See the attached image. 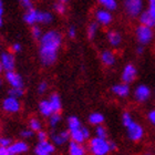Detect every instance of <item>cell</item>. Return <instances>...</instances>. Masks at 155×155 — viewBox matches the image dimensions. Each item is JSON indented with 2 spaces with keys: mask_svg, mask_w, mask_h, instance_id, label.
<instances>
[{
  "mask_svg": "<svg viewBox=\"0 0 155 155\" xmlns=\"http://www.w3.org/2000/svg\"><path fill=\"white\" fill-rule=\"evenodd\" d=\"M101 61L103 63L104 65H107V67H112L114 65L116 61V57L114 54L113 51H111V50H104V51L101 52Z\"/></svg>",
  "mask_w": 155,
  "mask_h": 155,
  "instance_id": "16",
  "label": "cell"
},
{
  "mask_svg": "<svg viewBox=\"0 0 155 155\" xmlns=\"http://www.w3.org/2000/svg\"><path fill=\"white\" fill-rule=\"evenodd\" d=\"M3 71V68H2V64H1V61H0V73Z\"/></svg>",
  "mask_w": 155,
  "mask_h": 155,
  "instance_id": "46",
  "label": "cell"
},
{
  "mask_svg": "<svg viewBox=\"0 0 155 155\" xmlns=\"http://www.w3.org/2000/svg\"><path fill=\"white\" fill-rule=\"evenodd\" d=\"M136 75H137V70L132 63H129L124 67L122 71V75H121V79L124 83H132L133 81L136 79Z\"/></svg>",
  "mask_w": 155,
  "mask_h": 155,
  "instance_id": "8",
  "label": "cell"
},
{
  "mask_svg": "<svg viewBox=\"0 0 155 155\" xmlns=\"http://www.w3.org/2000/svg\"><path fill=\"white\" fill-rule=\"evenodd\" d=\"M21 50H22V47H21V45H20L19 42H15L11 45V51H12V53H19V52H21Z\"/></svg>",
  "mask_w": 155,
  "mask_h": 155,
  "instance_id": "36",
  "label": "cell"
},
{
  "mask_svg": "<svg viewBox=\"0 0 155 155\" xmlns=\"http://www.w3.org/2000/svg\"><path fill=\"white\" fill-rule=\"evenodd\" d=\"M68 36L70 37L71 39L75 38V36H77V29H75L74 26L69 27V29H68Z\"/></svg>",
  "mask_w": 155,
  "mask_h": 155,
  "instance_id": "39",
  "label": "cell"
},
{
  "mask_svg": "<svg viewBox=\"0 0 155 155\" xmlns=\"http://www.w3.org/2000/svg\"><path fill=\"white\" fill-rule=\"evenodd\" d=\"M95 133H97V137L107 139V130H105V127H103V126H101V125L97 126V130H95Z\"/></svg>",
  "mask_w": 155,
  "mask_h": 155,
  "instance_id": "32",
  "label": "cell"
},
{
  "mask_svg": "<svg viewBox=\"0 0 155 155\" xmlns=\"http://www.w3.org/2000/svg\"><path fill=\"white\" fill-rule=\"evenodd\" d=\"M49 102L51 104L53 113L54 112H59V111L61 110V100H60V97H59L58 94H52L50 99H49Z\"/></svg>",
  "mask_w": 155,
  "mask_h": 155,
  "instance_id": "25",
  "label": "cell"
},
{
  "mask_svg": "<svg viewBox=\"0 0 155 155\" xmlns=\"http://www.w3.org/2000/svg\"><path fill=\"white\" fill-rule=\"evenodd\" d=\"M89 121L91 124H95V125H100L101 123L104 121V116L101 113H92L89 116Z\"/></svg>",
  "mask_w": 155,
  "mask_h": 155,
  "instance_id": "27",
  "label": "cell"
},
{
  "mask_svg": "<svg viewBox=\"0 0 155 155\" xmlns=\"http://www.w3.org/2000/svg\"><path fill=\"white\" fill-rule=\"evenodd\" d=\"M51 137L54 144H57V145H62V144H64V143L68 141L69 137H71V135H70V133H69L68 131H62V132H60V133H53Z\"/></svg>",
  "mask_w": 155,
  "mask_h": 155,
  "instance_id": "18",
  "label": "cell"
},
{
  "mask_svg": "<svg viewBox=\"0 0 155 155\" xmlns=\"http://www.w3.org/2000/svg\"><path fill=\"white\" fill-rule=\"evenodd\" d=\"M151 97V90L145 84H140L134 90V97L137 102H145Z\"/></svg>",
  "mask_w": 155,
  "mask_h": 155,
  "instance_id": "10",
  "label": "cell"
},
{
  "mask_svg": "<svg viewBox=\"0 0 155 155\" xmlns=\"http://www.w3.org/2000/svg\"><path fill=\"white\" fill-rule=\"evenodd\" d=\"M147 117H149L150 122L152 123V124H155V110L151 111V112L149 113V116H147Z\"/></svg>",
  "mask_w": 155,
  "mask_h": 155,
  "instance_id": "42",
  "label": "cell"
},
{
  "mask_svg": "<svg viewBox=\"0 0 155 155\" xmlns=\"http://www.w3.org/2000/svg\"><path fill=\"white\" fill-rule=\"evenodd\" d=\"M38 139L40 142L42 141H47V133L43 132V131H39L38 132Z\"/></svg>",
  "mask_w": 155,
  "mask_h": 155,
  "instance_id": "41",
  "label": "cell"
},
{
  "mask_svg": "<svg viewBox=\"0 0 155 155\" xmlns=\"http://www.w3.org/2000/svg\"><path fill=\"white\" fill-rule=\"evenodd\" d=\"M53 152H54V146L48 141H42L36 147L37 155H52Z\"/></svg>",
  "mask_w": 155,
  "mask_h": 155,
  "instance_id": "13",
  "label": "cell"
},
{
  "mask_svg": "<svg viewBox=\"0 0 155 155\" xmlns=\"http://www.w3.org/2000/svg\"><path fill=\"white\" fill-rule=\"evenodd\" d=\"M62 35L58 30H48L39 39V58L42 65L50 67L58 59L59 50L61 48Z\"/></svg>",
  "mask_w": 155,
  "mask_h": 155,
  "instance_id": "1",
  "label": "cell"
},
{
  "mask_svg": "<svg viewBox=\"0 0 155 155\" xmlns=\"http://www.w3.org/2000/svg\"><path fill=\"white\" fill-rule=\"evenodd\" d=\"M99 28H100V25L97 22V21H93V22L89 23V26L87 28V38L90 40H93L95 37H97V32H99Z\"/></svg>",
  "mask_w": 155,
  "mask_h": 155,
  "instance_id": "23",
  "label": "cell"
},
{
  "mask_svg": "<svg viewBox=\"0 0 155 155\" xmlns=\"http://www.w3.org/2000/svg\"><path fill=\"white\" fill-rule=\"evenodd\" d=\"M32 135H33L32 130H26V131H23V132L21 133V136H22V137H26V139H29V137H31Z\"/></svg>",
  "mask_w": 155,
  "mask_h": 155,
  "instance_id": "40",
  "label": "cell"
},
{
  "mask_svg": "<svg viewBox=\"0 0 155 155\" xmlns=\"http://www.w3.org/2000/svg\"><path fill=\"white\" fill-rule=\"evenodd\" d=\"M90 150L93 155H107L111 151L110 142H107V139L95 136L94 139L91 140Z\"/></svg>",
  "mask_w": 155,
  "mask_h": 155,
  "instance_id": "5",
  "label": "cell"
},
{
  "mask_svg": "<svg viewBox=\"0 0 155 155\" xmlns=\"http://www.w3.org/2000/svg\"><path fill=\"white\" fill-rule=\"evenodd\" d=\"M107 42L110 43V45H112L113 48L120 47L123 40L122 35H121L119 31H116V30H110V31H107Z\"/></svg>",
  "mask_w": 155,
  "mask_h": 155,
  "instance_id": "14",
  "label": "cell"
},
{
  "mask_svg": "<svg viewBox=\"0 0 155 155\" xmlns=\"http://www.w3.org/2000/svg\"><path fill=\"white\" fill-rule=\"evenodd\" d=\"M50 120H49V122H50V125L52 127H55V126L58 125V123L61 121V115L58 113V112H54V113H52L51 115L49 116Z\"/></svg>",
  "mask_w": 155,
  "mask_h": 155,
  "instance_id": "31",
  "label": "cell"
},
{
  "mask_svg": "<svg viewBox=\"0 0 155 155\" xmlns=\"http://www.w3.org/2000/svg\"><path fill=\"white\" fill-rule=\"evenodd\" d=\"M15 53L12 52H1L0 53V61L2 64L3 71H12L16 67V59H15Z\"/></svg>",
  "mask_w": 155,
  "mask_h": 155,
  "instance_id": "7",
  "label": "cell"
},
{
  "mask_svg": "<svg viewBox=\"0 0 155 155\" xmlns=\"http://www.w3.org/2000/svg\"><path fill=\"white\" fill-rule=\"evenodd\" d=\"M110 146H111V151L112 150H116V144L113 142H110Z\"/></svg>",
  "mask_w": 155,
  "mask_h": 155,
  "instance_id": "45",
  "label": "cell"
},
{
  "mask_svg": "<svg viewBox=\"0 0 155 155\" xmlns=\"http://www.w3.org/2000/svg\"><path fill=\"white\" fill-rule=\"evenodd\" d=\"M112 92L120 97H126L130 94V87L127 83H119L112 87Z\"/></svg>",
  "mask_w": 155,
  "mask_h": 155,
  "instance_id": "17",
  "label": "cell"
},
{
  "mask_svg": "<svg viewBox=\"0 0 155 155\" xmlns=\"http://www.w3.org/2000/svg\"><path fill=\"white\" fill-rule=\"evenodd\" d=\"M18 1H19V3L25 10H29L33 8L32 0H18Z\"/></svg>",
  "mask_w": 155,
  "mask_h": 155,
  "instance_id": "33",
  "label": "cell"
},
{
  "mask_svg": "<svg viewBox=\"0 0 155 155\" xmlns=\"http://www.w3.org/2000/svg\"><path fill=\"white\" fill-rule=\"evenodd\" d=\"M136 53L139 55H141V54H143V52H144V45H139L137 47H136Z\"/></svg>",
  "mask_w": 155,
  "mask_h": 155,
  "instance_id": "44",
  "label": "cell"
},
{
  "mask_svg": "<svg viewBox=\"0 0 155 155\" xmlns=\"http://www.w3.org/2000/svg\"><path fill=\"white\" fill-rule=\"evenodd\" d=\"M97 3L101 8L109 10V11H115L117 9V1L116 0H97Z\"/></svg>",
  "mask_w": 155,
  "mask_h": 155,
  "instance_id": "22",
  "label": "cell"
},
{
  "mask_svg": "<svg viewBox=\"0 0 155 155\" xmlns=\"http://www.w3.org/2000/svg\"><path fill=\"white\" fill-rule=\"evenodd\" d=\"M10 140L7 137H0V147H9L10 146Z\"/></svg>",
  "mask_w": 155,
  "mask_h": 155,
  "instance_id": "37",
  "label": "cell"
},
{
  "mask_svg": "<svg viewBox=\"0 0 155 155\" xmlns=\"http://www.w3.org/2000/svg\"><path fill=\"white\" fill-rule=\"evenodd\" d=\"M5 78H6L7 82L11 85V87H23L22 78L19 73L15 72L13 70L12 71H7Z\"/></svg>",
  "mask_w": 155,
  "mask_h": 155,
  "instance_id": "11",
  "label": "cell"
},
{
  "mask_svg": "<svg viewBox=\"0 0 155 155\" xmlns=\"http://www.w3.org/2000/svg\"><path fill=\"white\" fill-rule=\"evenodd\" d=\"M0 155H12L8 147H0Z\"/></svg>",
  "mask_w": 155,
  "mask_h": 155,
  "instance_id": "43",
  "label": "cell"
},
{
  "mask_svg": "<svg viewBox=\"0 0 155 155\" xmlns=\"http://www.w3.org/2000/svg\"><path fill=\"white\" fill-rule=\"evenodd\" d=\"M53 21V15L49 11H41L39 10L38 16V25H50Z\"/></svg>",
  "mask_w": 155,
  "mask_h": 155,
  "instance_id": "19",
  "label": "cell"
},
{
  "mask_svg": "<svg viewBox=\"0 0 155 155\" xmlns=\"http://www.w3.org/2000/svg\"><path fill=\"white\" fill-rule=\"evenodd\" d=\"M39 110L41 112V114L43 116H50L53 113V110H52V107L49 100H43L40 102L39 104Z\"/></svg>",
  "mask_w": 155,
  "mask_h": 155,
  "instance_id": "21",
  "label": "cell"
},
{
  "mask_svg": "<svg viewBox=\"0 0 155 155\" xmlns=\"http://www.w3.org/2000/svg\"><path fill=\"white\" fill-rule=\"evenodd\" d=\"M8 149L11 152V154L16 155V154H20V153L27 152L28 151V145L25 142H16L13 143V144H10V146Z\"/></svg>",
  "mask_w": 155,
  "mask_h": 155,
  "instance_id": "20",
  "label": "cell"
},
{
  "mask_svg": "<svg viewBox=\"0 0 155 155\" xmlns=\"http://www.w3.org/2000/svg\"><path fill=\"white\" fill-rule=\"evenodd\" d=\"M0 85H1V80H0Z\"/></svg>",
  "mask_w": 155,
  "mask_h": 155,
  "instance_id": "48",
  "label": "cell"
},
{
  "mask_svg": "<svg viewBox=\"0 0 155 155\" xmlns=\"http://www.w3.org/2000/svg\"><path fill=\"white\" fill-rule=\"evenodd\" d=\"M42 35H43V31L40 28V25H35V26L31 27V36L35 40H38L41 38Z\"/></svg>",
  "mask_w": 155,
  "mask_h": 155,
  "instance_id": "28",
  "label": "cell"
},
{
  "mask_svg": "<svg viewBox=\"0 0 155 155\" xmlns=\"http://www.w3.org/2000/svg\"><path fill=\"white\" fill-rule=\"evenodd\" d=\"M122 122L127 130V136L132 141H140L144 135L143 127L136 122H134L132 115L129 112H125L122 116Z\"/></svg>",
  "mask_w": 155,
  "mask_h": 155,
  "instance_id": "2",
  "label": "cell"
},
{
  "mask_svg": "<svg viewBox=\"0 0 155 155\" xmlns=\"http://www.w3.org/2000/svg\"><path fill=\"white\" fill-rule=\"evenodd\" d=\"M38 16H39V10L38 9H29L26 10V12L23 15V21L28 25V26H35L38 25Z\"/></svg>",
  "mask_w": 155,
  "mask_h": 155,
  "instance_id": "12",
  "label": "cell"
},
{
  "mask_svg": "<svg viewBox=\"0 0 155 155\" xmlns=\"http://www.w3.org/2000/svg\"><path fill=\"white\" fill-rule=\"evenodd\" d=\"M68 126H69L70 132H71V131H74V130L80 129L81 124H80V121H79V119H78L77 116H70V117H69Z\"/></svg>",
  "mask_w": 155,
  "mask_h": 155,
  "instance_id": "26",
  "label": "cell"
},
{
  "mask_svg": "<svg viewBox=\"0 0 155 155\" xmlns=\"http://www.w3.org/2000/svg\"><path fill=\"white\" fill-rule=\"evenodd\" d=\"M135 38L137 40V42H139V45H149V43H151L153 38H154L153 28L140 23L135 29Z\"/></svg>",
  "mask_w": 155,
  "mask_h": 155,
  "instance_id": "4",
  "label": "cell"
},
{
  "mask_svg": "<svg viewBox=\"0 0 155 155\" xmlns=\"http://www.w3.org/2000/svg\"><path fill=\"white\" fill-rule=\"evenodd\" d=\"M3 15H5V7H3V1L0 0V27L3 25Z\"/></svg>",
  "mask_w": 155,
  "mask_h": 155,
  "instance_id": "38",
  "label": "cell"
},
{
  "mask_svg": "<svg viewBox=\"0 0 155 155\" xmlns=\"http://www.w3.org/2000/svg\"><path fill=\"white\" fill-rule=\"evenodd\" d=\"M30 129L32 131H40L41 130V123L39 122V120L32 119L30 121Z\"/></svg>",
  "mask_w": 155,
  "mask_h": 155,
  "instance_id": "34",
  "label": "cell"
},
{
  "mask_svg": "<svg viewBox=\"0 0 155 155\" xmlns=\"http://www.w3.org/2000/svg\"><path fill=\"white\" fill-rule=\"evenodd\" d=\"M53 10L55 12L59 13V15H64L65 11H67V7H65V3L61 2V1H57L53 5Z\"/></svg>",
  "mask_w": 155,
  "mask_h": 155,
  "instance_id": "29",
  "label": "cell"
},
{
  "mask_svg": "<svg viewBox=\"0 0 155 155\" xmlns=\"http://www.w3.org/2000/svg\"><path fill=\"white\" fill-rule=\"evenodd\" d=\"M48 90V83L47 82H45V81H42V82H40L38 85V92L40 94L45 93V91Z\"/></svg>",
  "mask_w": 155,
  "mask_h": 155,
  "instance_id": "35",
  "label": "cell"
},
{
  "mask_svg": "<svg viewBox=\"0 0 155 155\" xmlns=\"http://www.w3.org/2000/svg\"><path fill=\"white\" fill-rule=\"evenodd\" d=\"M58 1H61V2H63V3H65V2H68L69 0H58Z\"/></svg>",
  "mask_w": 155,
  "mask_h": 155,
  "instance_id": "47",
  "label": "cell"
},
{
  "mask_svg": "<svg viewBox=\"0 0 155 155\" xmlns=\"http://www.w3.org/2000/svg\"><path fill=\"white\" fill-rule=\"evenodd\" d=\"M23 95V87H11L9 90V97L19 99Z\"/></svg>",
  "mask_w": 155,
  "mask_h": 155,
  "instance_id": "30",
  "label": "cell"
},
{
  "mask_svg": "<svg viewBox=\"0 0 155 155\" xmlns=\"http://www.w3.org/2000/svg\"><path fill=\"white\" fill-rule=\"evenodd\" d=\"M69 151H70V155H84V149L82 147L81 143L77 142H71L69 145Z\"/></svg>",
  "mask_w": 155,
  "mask_h": 155,
  "instance_id": "24",
  "label": "cell"
},
{
  "mask_svg": "<svg viewBox=\"0 0 155 155\" xmlns=\"http://www.w3.org/2000/svg\"><path fill=\"white\" fill-rule=\"evenodd\" d=\"M123 7L130 18H139L144 10V0H124Z\"/></svg>",
  "mask_w": 155,
  "mask_h": 155,
  "instance_id": "3",
  "label": "cell"
},
{
  "mask_svg": "<svg viewBox=\"0 0 155 155\" xmlns=\"http://www.w3.org/2000/svg\"><path fill=\"white\" fill-rule=\"evenodd\" d=\"M2 109L8 113H16L20 110V102L17 97H8L2 102Z\"/></svg>",
  "mask_w": 155,
  "mask_h": 155,
  "instance_id": "9",
  "label": "cell"
},
{
  "mask_svg": "<svg viewBox=\"0 0 155 155\" xmlns=\"http://www.w3.org/2000/svg\"><path fill=\"white\" fill-rule=\"evenodd\" d=\"M70 135H71V139L77 143H82L84 140H87L90 135L89 133V130L85 129V127H80V129L74 130V131H71L70 132Z\"/></svg>",
  "mask_w": 155,
  "mask_h": 155,
  "instance_id": "15",
  "label": "cell"
},
{
  "mask_svg": "<svg viewBox=\"0 0 155 155\" xmlns=\"http://www.w3.org/2000/svg\"><path fill=\"white\" fill-rule=\"evenodd\" d=\"M94 20L97 21L100 26L102 27H109L113 21V16L112 11L104 9V8H97L94 11Z\"/></svg>",
  "mask_w": 155,
  "mask_h": 155,
  "instance_id": "6",
  "label": "cell"
}]
</instances>
